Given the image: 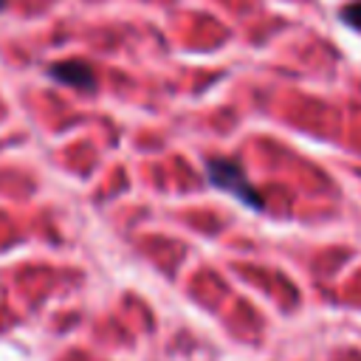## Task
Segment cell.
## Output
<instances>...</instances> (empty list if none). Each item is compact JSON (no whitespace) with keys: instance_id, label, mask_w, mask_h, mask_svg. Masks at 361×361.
I'll return each mask as SVG.
<instances>
[{"instance_id":"6da1fadb","label":"cell","mask_w":361,"mask_h":361,"mask_svg":"<svg viewBox=\"0 0 361 361\" xmlns=\"http://www.w3.org/2000/svg\"><path fill=\"white\" fill-rule=\"evenodd\" d=\"M206 180L209 186L231 195L234 200H240L245 209L251 212H262L265 209V197L259 195V189L248 180L245 169L240 161H231V158H209L206 161Z\"/></svg>"},{"instance_id":"3957f363","label":"cell","mask_w":361,"mask_h":361,"mask_svg":"<svg viewBox=\"0 0 361 361\" xmlns=\"http://www.w3.org/2000/svg\"><path fill=\"white\" fill-rule=\"evenodd\" d=\"M341 20H344L350 28L361 31V3H350V6H344V8H341Z\"/></svg>"},{"instance_id":"7a4b0ae2","label":"cell","mask_w":361,"mask_h":361,"mask_svg":"<svg viewBox=\"0 0 361 361\" xmlns=\"http://www.w3.org/2000/svg\"><path fill=\"white\" fill-rule=\"evenodd\" d=\"M48 76L68 85V87H76V90H93L96 87V73L87 62L82 59H65V62H56L48 68Z\"/></svg>"},{"instance_id":"277c9868","label":"cell","mask_w":361,"mask_h":361,"mask_svg":"<svg viewBox=\"0 0 361 361\" xmlns=\"http://www.w3.org/2000/svg\"><path fill=\"white\" fill-rule=\"evenodd\" d=\"M3 8H6V0H0V11H3Z\"/></svg>"}]
</instances>
